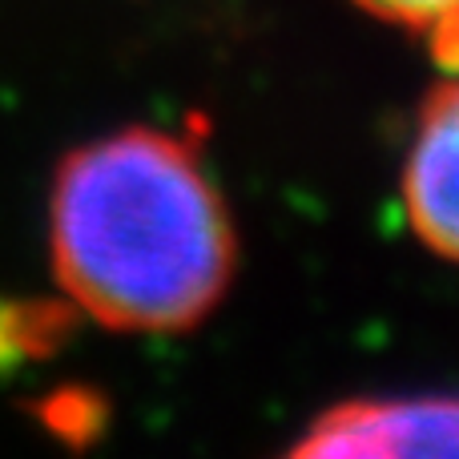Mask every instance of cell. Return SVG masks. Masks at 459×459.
I'll list each match as a JSON object with an SVG mask.
<instances>
[{"label": "cell", "instance_id": "cell-1", "mask_svg": "<svg viewBox=\"0 0 459 459\" xmlns=\"http://www.w3.org/2000/svg\"><path fill=\"white\" fill-rule=\"evenodd\" d=\"M61 290L113 331L178 334L226 299L238 266L230 210L190 142L121 129L61 161L48 202Z\"/></svg>", "mask_w": 459, "mask_h": 459}, {"label": "cell", "instance_id": "cell-2", "mask_svg": "<svg viewBox=\"0 0 459 459\" xmlns=\"http://www.w3.org/2000/svg\"><path fill=\"white\" fill-rule=\"evenodd\" d=\"M294 455H459V395L347 399L307 423Z\"/></svg>", "mask_w": 459, "mask_h": 459}, {"label": "cell", "instance_id": "cell-3", "mask_svg": "<svg viewBox=\"0 0 459 459\" xmlns=\"http://www.w3.org/2000/svg\"><path fill=\"white\" fill-rule=\"evenodd\" d=\"M403 210L415 234L459 266V73L420 109L403 161Z\"/></svg>", "mask_w": 459, "mask_h": 459}, {"label": "cell", "instance_id": "cell-4", "mask_svg": "<svg viewBox=\"0 0 459 459\" xmlns=\"http://www.w3.org/2000/svg\"><path fill=\"white\" fill-rule=\"evenodd\" d=\"M371 16L423 40L431 61L459 73V0H355Z\"/></svg>", "mask_w": 459, "mask_h": 459}]
</instances>
